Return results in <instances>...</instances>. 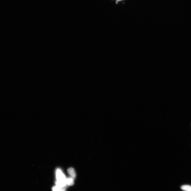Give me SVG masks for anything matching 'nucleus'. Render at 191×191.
<instances>
[{"label":"nucleus","instance_id":"nucleus-1","mask_svg":"<svg viewBox=\"0 0 191 191\" xmlns=\"http://www.w3.org/2000/svg\"><path fill=\"white\" fill-rule=\"evenodd\" d=\"M56 174L57 180L62 181L65 180L66 178V177L60 169H57Z\"/></svg>","mask_w":191,"mask_h":191},{"label":"nucleus","instance_id":"nucleus-2","mask_svg":"<svg viewBox=\"0 0 191 191\" xmlns=\"http://www.w3.org/2000/svg\"><path fill=\"white\" fill-rule=\"evenodd\" d=\"M55 183L57 186L62 187L66 188L68 186L67 185L65 180L64 181L57 180Z\"/></svg>","mask_w":191,"mask_h":191},{"label":"nucleus","instance_id":"nucleus-3","mask_svg":"<svg viewBox=\"0 0 191 191\" xmlns=\"http://www.w3.org/2000/svg\"><path fill=\"white\" fill-rule=\"evenodd\" d=\"M68 173L71 177L74 179L76 177V174L74 169L73 168H69L68 170Z\"/></svg>","mask_w":191,"mask_h":191},{"label":"nucleus","instance_id":"nucleus-4","mask_svg":"<svg viewBox=\"0 0 191 191\" xmlns=\"http://www.w3.org/2000/svg\"><path fill=\"white\" fill-rule=\"evenodd\" d=\"M74 179L71 177L66 178L65 181L67 185L68 186H72L74 183Z\"/></svg>","mask_w":191,"mask_h":191},{"label":"nucleus","instance_id":"nucleus-5","mask_svg":"<svg viewBox=\"0 0 191 191\" xmlns=\"http://www.w3.org/2000/svg\"><path fill=\"white\" fill-rule=\"evenodd\" d=\"M53 191H64L66 190V188L62 187L57 186H54L52 188Z\"/></svg>","mask_w":191,"mask_h":191},{"label":"nucleus","instance_id":"nucleus-6","mask_svg":"<svg viewBox=\"0 0 191 191\" xmlns=\"http://www.w3.org/2000/svg\"><path fill=\"white\" fill-rule=\"evenodd\" d=\"M181 189L182 190L186 191H191V186L188 185H184L181 186Z\"/></svg>","mask_w":191,"mask_h":191},{"label":"nucleus","instance_id":"nucleus-7","mask_svg":"<svg viewBox=\"0 0 191 191\" xmlns=\"http://www.w3.org/2000/svg\"><path fill=\"white\" fill-rule=\"evenodd\" d=\"M123 0H116V2H118L119 1H120Z\"/></svg>","mask_w":191,"mask_h":191}]
</instances>
